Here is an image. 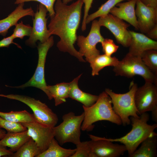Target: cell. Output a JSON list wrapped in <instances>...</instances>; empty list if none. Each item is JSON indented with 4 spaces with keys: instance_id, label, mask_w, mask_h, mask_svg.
<instances>
[{
    "instance_id": "cell-1",
    "label": "cell",
    "mask_w": 157,
    "mask_h": 157,
    "mask_svg": "<svg viewBox=\"0 0 157 157\" xmlns=\"http://www.w3.org/2000/svg\"><path fill=\"white\" fill-rule=\"evenodd\" d=\"M83 4V0H77L69 5L61 0H56L54 7L55 14L50 17L48 28L51 36L54 35L59 37L57 46L60 51L67 52L80 61L85 62L83 56L74 46Z\"/></svg>"
},
{
    "instance_id": "cell-2",
    "label": "cell",
    "mask_w": 157,
    "mask_h": 157,
    "mask_svg": "<svg viewBox=\"0 0 157 157\" xmlns=\"http://www.w3.org/2000/svg\"><path fill=\"white\" fill-rule=\"evenodd\" d=\"M84 117L81 127L82 131L92 130L93 124L99 121H106L118 125L122 124L119 117L115 113L111 98L104 91L99 95L96 101L89 107L83 106Z\"/></svg>"
},
{
    "instance_id": "cell-3",
    "label": "cell",
    "mask_w": 157,
    "mask_h": 157,
    "mask_svg": "<svg viewBox=\"0 0 157 157\" xmlns=\"http://www.w3.org/2000/svg\"><path fill=\"white\" fill-rule=\"evenodd\" d=\"M140 115L138 117H131L132 129L124 136L115 139L105 138L113 142H118L123 144L126 148L129 157L145 139L155 133L154 130L157 127V123L152 125L148 124L149 115L147 112Z\"/></svg>"
},
{
    "instance_id": "cell-4",
    "label": "cell",
    "mask_w": 157,
    "mask_h": 157,
    "mask_svg": "<svg viewBox=\"0 0 157 157\" xmlns=\"http://www.w3.org/2000/svg\"><path fill=\"white\" fill-rule=\"evenodd\" d=\"M138 87L137 84L132 81L129 91L124 93H116L109 88L105 89V91L111 98L114 111L119 117L124 126L131 124L130 117H139L134 101V94Z\"/></svg>"
},
{
    "instance_id": "cell-5",
    "label": "cell",
    "mask_w": 157,
    "mask_h": 157,
    "mask_svg": "<svg viewBox=\"0 0 157 157\" xmlns=\"http://www.w3.org/2000/svg\"><path fill=\"white\" fill-rule=\"evenodd\" d=\"M84 117L83 112L76 115L74 112H71L63 115V122L53 127L54 138L60 145L68 142L76 145L81 142V127Z\"/></svg>"
},
{
    "instance_id": "cell-6",
    "label": "cell",
    "mask_w": 157,
    "mask_h": 157,
    "mask_svg": "<svg viewBox=\"0 0 157 157\" xmlns=\"http://www.w3.org/2000/svg\"><path fill=\"white\" fill-rule=\"evenodd\" d=\"M113 67V71L116 76L130 78L139 75L143 78L145 82L157 85V76L146 66L140 56L132 55L128 53Z\"/></svg>"
},
{
    "instance_id": "cell-7",
    "label": "cell",
    "mask_w": 157,
    "mask_h": 157,
    "mask_svg": "<svg viewBox=\"0 0 157 157\" xmlns=\"http://www.w3.org/2000/svg\"><path fill=\"white\" fill-rule=\"evenodd\" d=\"M0 97L20 101L30 107L37 121L51 127L55 126L58 121L56 114L45 103L39 100L24 95L0 94Z\"/></svg>"
},
{
    "instance_id": "cell-8",
    "label": "cell",
    "mask_w": 157,
    "mask_h": 157,
    "mask_svg": "<svg viewBox=\"0 0 157 157\" xmlns=\"http://www.w3.org/2000/svg\"><path fill=\"white\" fill-rule=\"evenodd\" d=\"M54 42L53 37L51 36L45 42L38 44L37 46L38 54V63L33 75L25 83L20 86L10 87L22 89L28 87H35L44 92L49 100L53 99L47 90V85L44 77V67L48 52L53 46Z\"/></svg>"
},
{
    "instance_id": "cell-9",
    "label": "cell",
    "mask_w": 157,
    "mask_h": 157,
    "mask_svg": "<svg viewBox=\"0 0 157 157\" xmlns=\"http://www.w3.org/2000/svg\"><path fill=\"white\" fill-rule=\"evenodd\" d=\"M90 30L86 37L77 36V44L80 48L79 52L85 57L87 61L89 63L93 58L100 54V51L96 48L98 43H101L104 40L100 33L101 26L98 21H92Z\"/></svg>"
},
{
    "instance_id": "cell-10",
    "label": "cell",
    "mask_w": 157,
    "mask_h": 157,
    "mask_svg": "<svg viewBox=\"0 0 157 157\" xmlns=\"http://www.w3.org/2000/svg\"><path fill=\"white\" fill-rule=\"evenodd\" d=\"M47 12L45 7L40 3L37 11L35 13L31 33L25 42L27 45L34 47L38 41L43 43L51 36L47 26L48 18L46 16Z\"/></svg>"
},
{
    "instance_id": "cell-11",
    "label": "cell",
    "mask_w": 157,
    "mask_h": 157,
    "mask_svg": "<svg viewBox=\"0 0 157 157\" xmlns=\"http://www.w3.org/2000/svg\"><path fill=\"white\" fill-rule=\"evenodd\" d=\"M98 22L101 26L106 27L112 33L118 43L125 47H129L131 36L127 29L130 24L110 13L100 17Z\"/></svg>"
},
{
    "instance_id": "cell-12",
    "label": "cell",
    "mask_w": 157,
    "mask_h": 157,
    "mask_svg": "<svg viewBox=\"0 0 157 157\" xmlns=\"http://www.w3.org/2000/svg\"><path fill=\"white\" fill-rule=\"evenodd\" d=\"M134 101L138 114L151 111L157 107V85L145 82L138 87L134 94Z\"/></svg>"
},
{
    "instance_id": "cell-13",
    "label": "cell",
    "mask_w": 157,
    "mask_h": 157,
    "mask_svg": "<svg viewBox=\"0 0 157 157\" xmlns=\"http://www.w3.org/2000/svg\"><path fill=\"white\" fill-rule=\"evenodd\" d=\"M91 140L88 141L92 152L96 157H119L126 151L123 144L114 143L105 138L88 135Z\"/></svg>"
},
{
    "instance_id": "cell-14",
    "label": "cell",
    "mask_w": 157,
    "mask_h": 157,
    "mask_svg": "<svg viewBox=\"0 0 157 157\" xmlns=\"http://www.w3.org/2000/svg\"><path fill=\"white\" fill-rule=\"evenodd\" d=\"M22 124L26 128L28 134L35 141L42 153L46 150L54 138L53 127L45 126L36 120Z\"/></svg>"
},
{
    "instance_id": "cell-15",
    "label": "cell",
    "mask_w": 157,
    "mask_h": 157,
    "mask_svg": "<svg viewBox=\"0 0 157 157\" xmlns=\"http://www.w3.org/2000/svg\"><path fill=\"white\" fill-rule=\"evenodd\" d=\"M135 13L138 29L146 34L157 25V8L147 6L137 0Z\"/></svg>"
},
{
    "instance_id": "cell-16",
    "label": "cell",
    "mask_w": 157,
    "mask_h": 157,
    "mask_svg": "<svg viewBox=\"0 0 157 157\" xmlns=\"http://www.w3.org/2000/svg\"><path fill=\"white\" fill-rule=\"evenodd\" d=\"M131 36L129 47V54L134 56H141L145 51L151 49L157 50V42L147 36L133 31H129Z\"/></svg>"
},
{
    "instance_id": "cell-17",
    "label": "cell",
    "mask_w": 157,
    "mask_h": 157,
    "mask_svg": "<svg viewBox=\"0 0 157 157\" xmlns=\"http://www.w3.org/2000/svg\"><path fill=\"white\" fill-rule=\"evenodd\" d=\"M137 0H130L128 1L119 3L112 8L109 13L122 20H124L139 30L135 7Z\"/></svg>"
},
{
    "instance_id": "cell-18",
    "label": "cell",
    "mask_w": 157,
    "mask_h": 157,
    "mask_svg": "<svg viewBox=\"0 0 157 157\" xmlns=\"http://www.w3.org/2000/svg\"><path fill=\"white\" fill-rule=\"evenodd\" d=\"M24 3L18 4L15 9L6 18L0 20V35L5 36L9 28L15 26L18 21L24 17H34L35 13L31 7L24 8Z\"/></svg>"
},
{
    "instance_id": "cell-19",
    "label": "cell",
    "mask_w": 157,
    "mask_h": 157,
    "mask_svg": "<svg viewBox=\"0 0 157 157\" xmlns=\"http://www.w3.org/2000/svg\"><path fill=\"white\" fill-rule=\"evenodd\" d=\"M81 75L80 74L69 83L70 90L69 97L81 103L84 106L89 107L96 101L99 95L84 92L79 89L78 82Z\"/></svg>"
},
{
    "instance_id": "cell-20",
    "label": "cell",
    "mask_w": 157,
    "mask_h": 157,
    "mask_svg": "<svg viewBox=\"0 0 157 157\" xmlns=\"http://www.w3.org/2000/svg\"><path fill=\"white\" fill-rule=\"evenodd\" d=\"M30 138L27 130L20 132H7L0 140V144L9 147V150L13 153Z\"/></svg>"
},
{
    "instance_id": "cell-21",
    "label": "cell",
    "mask_w": 157,
    "mask_h": 157,
    "mask_svg": "<svg viewBox=\"0 0 157 157\" xmlns=\"http://www.w3.org/2000/svg\"><path fill=\"white\" fill-rule=\"evenodd\" d=\"M140 147L130 157H156L157 134L155 132L145 139Z\"/></svg>"
},
{
    "instance_id": "cell-22",
    "label": "cell",
    "mask_w": 157,
    "mask_h": 157,
    "mask_svg": "<svg viewBox=\"0 0 157 157\" xmlns=\"http://www.w3.org/2000/svg\"><path fill=\"white\" fill-rule=\"evenodd\" d=\"M74 149H67L60 146L57 140L53 138L48 148L38 157H71L76 151Z\"/></svg>"
},
{
    "instance_id": "cell-23",
    "label": "cell",
    "mask_w": 157,
    "mask_h": 157,
    "mask_svg": "<svg viewBox=\"0 0 157 157\" xmlns=\"http://www.w3.org/2000/svg\"><path fill=\"white\" fill-rule=\"evenodd\" d=\"M48 90L55 101L56 106L66 101L69 97L70 90L69 83L63 82L53 85H48Z\"/></svg>"
},
{
    "instance_id": "cell-24",
    "label": "cell",
    "mask_w": 157,
    "mask_h": 157,
    "mask_svg": "<svg viewBox=\"0 0 157 157\" xmlns=\"http://www.w3.org/2000/svg\"><path fill=\"white\" fill-rule=\"evenodd\" d=\"M119 60L116 57L108 56L105 54L97 56L89 63L92 69V75H98L99 72L105 67L116 66Z\"/></svg>"
},
{
    "instance_id": "cell-25",
    "label": "cell",
    "mask_w": 157,
    "mask_h": 157,
    "mask_svg": "<svg viewBox=\"0 0 157 157\" xmlns=\"http://www.w3.org/2000/svg\"><path fill=\"white\" fill-rule=\"evenodd\" d=\"M0 116L12 122L17 123H28L36 120L33 115L25 110L3 112L0 111Z\"/></svg>"
},
{
    "instance_id": "cell-26",
    "label": "cell",
    "mask_w": 157,
    "mask_h": 157,
    "mask_svg": "<svg viewBox=\"0 0 157 157\" xmlns=\"http://www.w3.org/2000/svg\"><path fill=\"white\" fill-rule=\"evenodd\" d=\"M42 152L31 138L10 157H38Z\"/></svg>"
},
{
    "instance_id": "cell-27",
    "label": "cell",
    "mask_w": 157,
    "mask_h": 157,
    "mask_svg": "<svg viewBox=\"0 0 157 157\" xmlns=\"http://www.w3.org/2000/svg\"><path fill=\"white\" fill-rule=\"evenodd\" d=\"M124 0H108L102 4L96 11L88 15L86 19V24H87L97 17L106 16L109 13L111 9L117 4Z\"/></svg>"
},
{
    "instance_id": "cell-28",
    "label": "cell",
    "mask_w": 157,
    "mask_h": 157,
    "mask_svg": "<svg viewBox=\"0 0 157 157\" xmlns=\"http://www.w3.org/2000/svg\"><path fill=\"white\" fill-rule=\"evenodd\" d=\"M140 57L146 66L157 76V50H146L142 53Z\"/></svg>"
},
{
    "instance_id": "cell-29",
    "label": "cell",
    "mask_w": 157,
    "mask_h": 157,
    "mask_svg": "<svg viewBox=\"0 0 157 157\" xmlns=\"http://www.w3.org/2000/svg\"><path fill=\"white\" fill-rule=\"evenodd\" d=\"M76 146V151L71 157H96L91 151L88 141L81 142Z\"/></svg>"
},
{
    "instance_id": "cell-30",
    "label": "cell",
    "mask_w": 157,
    "mask_h": 157,
    "mask_svg": "<svg viewBox=\"0 0 157 157\" xmlns=\"http://www.w3.org/2000/svg\"><path fill=\"white\" fill-rule=\"evenodd\" d=\"M12 34L15 39L19 38L23 39L25 36H29L32 30V27L29 24H25L21 21L17 23Z\"/></svg>"
},
{
    "instance_id": "cell-31",
    "label": "cell",
    "mask_w": 157,
    "mask_h": 157,
    "mask_svg": "<svg viewBox=\"0 0 157 157\" xmlns=\"http://www.w3.org/2000/svg\"><path fill=\"white\" fill-rule=\"evenodd\" d=\"M0 128L5 129L7 132H20L27 130L26 128L21 123L12 122L0 116Z\"/></svg>"
},
{
    "instance_id": "cell-32",
    "label": "cell",
    "mask_w": 157,
    "mask_h": 157,
    "mask_svg": "<svg viewBox=\"0 0 157 157\" xmlns=\"http://www.w3.org/2000/svg\"><path fill=\"white\" fill-rule=\"evenodd\" d=\"M56 0H16L15 4H18L22 3L31 1H36L44 5L49 13L50 17L53 16L55 14L54 4Z\"/></svg>"
},
{
    "instance_id": "cell-33",
    "label": "cell",
    "mask_w": 157,
    "mask_h": 157,
    "mask_svg": "<svg viewBox=\"0 0 157 157\" xmlns=\"http://www.w3.org/2000/svg\"><path fill=\"white\" fill-rule=\"evenodd\" d=\"M101 43L103 52L108 56H111L119 48V46L115 44L113 40L110 39H104Z\"/></svg>"
},
{
    "instance_id": "cell-34",
    "label": "cell",
    "mask_w": 157,
    "mask_h": 157,
    "mask_svg": "<svg viewBox=\"0 0 157 157\" xmlns=\"http://www.w3.org/2000/svg\"><path fill=\"white\" fill-rule=\"evenodd\" d=\"M93 1V0H83L85 5L84 14L81 26V30L83 31H85L86 29V24L85 23V21L88 15V12L90 9L91 7Z\"/></svg>"
},
{
    "instance_id": "cell-35",
    "label": "cell",
    "mask_w": 157,
    "mask_h": 157,
    "mask_svg": "<svg viewBox=\"0 0 157 157\" xmlns=\"http://www.w3.org/2000/svg\"><path fill=\"white\" fill-rule=\"evenodd\" d=\"M14 39L15 38L12 35L8 37L4 38L0 41V48L8 47L10 44H14L19 48L21 49L22 47L19 44L13 42Z\"/></svg>"
},
{
    "instance_id": "cell-36",
    "label": "cell",
    "mask_w": 157,
    "mask_h": 157,
    "mask_svg": "<svg viewBox=\"0 0 157 157\" xmlns=\"http://www.w3.org/2000/svg\"><path fill=\"white\" fill-rule=\"evenodd\" d=\"M146 35L151 39L157 40V25L146 34Z\"/></svg>"
},
{
    "instance_id": "cell-37",
    "label": "cell",
    "mask_w": 157,
    "mask_h": 157,
    "mask_svg": "<svg viewBox=\"0 0 157 157\" xmlns=\"http://www.w3.org/2000/svg\"><path fill=\"white\" fill-rule=\"evenodd\" d=\"M13 153L9 149H7L6 147L0 144V157H10Z\"/></svg>"
},
{
    "instance_id": "cell-38",
    "label": "cell",
    "mask_w": 157,
    "mask_h": 157,
    "mask_svg": "<svg viewBox=\"0 0 157 157\" xmlns=\"http://www.w3.org/2000/svg\"><path fill=\"white\" fill-rule=\"evenodd\" d=\"M145 5L157 8V0H140Z\"/></svg>"
},
{
    "instance_id": "cell-39",
    "label": "cell",
    "mask_w": 157,
    "mask_h": 157,
    "mask_svg": "<svg viewBox=\"0 0 157 157\" xmlns=\"http://www.w3.org/2000/svg\"><path fill=\"white\" fill-rule=\"evenodd\" d=\"M152 119L156 123H157V107L151 111Z\"/></svg>"
},
{
    "instance_id": "cell-40",
    "label": "cell",
    "mask_w": 157,
    "mask_h": 157,
    "mask_svg": "<svg viewBox=\"0 0 157 157\" xmlns=\"http://www.w3.org/2000/svg\"><path fill=\"white\" fill-rule=\"evenodd\" d=\"M6 133L5 130L0 128V140L5 135Z\"/></svg>"
},
{
    "instance_id": "cell-41",
    "label": "cell",
    "mask_w": 157,
    "mask_h": 157,
    "mask_svg": "<svg viewBox=\"0 0 157 157\" xmlns=\"http://www.w3.org/2000/svg\"><path fill=\"white\" fill-rule=\"evenodd\" d=\"M73 0H63V2L65 4H67L68 3L72 1Z\"/></svg>"
},
{
    "instance_id": "cell-42",
    "label": "cell",
    "mask_w": 157,
    "mask_h": 157,
    "mask_svg": "<svg viewBox=\"0 0 157 157\" xmlns=\"http://www.w3.org/2000/svg\"></svg>"
}]
</instances>
